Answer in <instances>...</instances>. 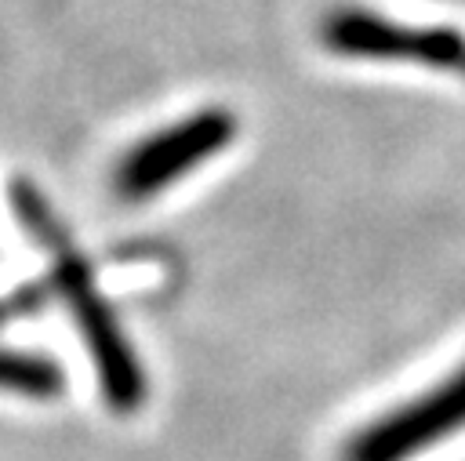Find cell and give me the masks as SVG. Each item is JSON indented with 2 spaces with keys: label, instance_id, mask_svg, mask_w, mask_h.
<instances>
[{
  "label": "cell",
  "instance_id": "cell-3",
  "mask_svg": "<svg viewBox=\"0 0 465 461\" xmlns=\"http://www.w3.org/2000/svg\"><path fill=\"white\" fill-rule=\"evenodd\" d=\"M465 425V367L440 388L371 421L341 454V461H407Z\"/></svg>",
  "mask_w": 465,
  "mask_h": 461
},
{
  "label": "cell",
  "instance_id": "cell-4",
  "mask_svg": "<svg viewBox=\"0 0 465 461\" xmlns=\"http://www.w3.org/2000/svg\"><path fill=\"white\" fill-rule=\"evenodd\" d=\"M58 287L73 309V319H76L87 348H91V359H94V370H98V381H102L109 407L113 410H134L145 396V378H142V367H138L116 316L109 312V305L102 301V294L91 287L87 272L76 261L62 265Z\"/></svg>",
  "mask_w": 465,
  "mask_h": 461
},
{
  "label": "cell",
  "instance_id": "cell-2",
  "mask_svg": "<svg viewBox=\"0 0 465 461\" xmlns=\"http://www.w3.org/2000/svg\"><path fill=\"white\" fill-rule=\"evenodd\" d=\"M232 134L236 116H229L225 109H200L182 123H171L153 138L138 142L116 167V192L124 200H145L163 185L178 181L189 167L225 149Z\"/></svg>",
  "mask_w": 465,
  "mask_h": 461
},
{
  "label": "cell",
  "instance_id": "cell-6",
  "mask_svg": "<svg viewBox=\"0 0 465 461\" xmlns=\"http://www.w3.org/2000/svg\"><path fill=\"white\" fill-rule=\"evenodd\" d=\"M0 319H4V305H0Z\"/></svg>",
  "mask_w": 465,
  "mask_h": 461
},
{
  "label": "cell",
  "instance_id": "cell-5",
  "mask_svg": "<svg viewBox=\"0 0 465 461\" xmlns=\"http://www.w3.org/2000/svg\"><path fill=\"white\" fill-rule=\"evenodd\" d=\"M62 367H54L44 356L33 352H11L0 348V388L22 392V396H54L62 388Z\"/></svg>",
  "mask_w": 465,
  "mask_h": 461
},
{
  "label": "cell",
  "instance_id": "cell-1",
  "mask_svg": "<svg viewBox=\"0 0 465 461\" xmlns=\"http://www.w3.org/2000/svg\"><path fill=\"white\" fill-rule=\"evenodd\" d=\"M323 44L352 58L411 62L465 76V33L447 25H403L374 11L341 7L323 22Z\"/></svg>",
  "mask_w": 465,
  "mask_h": 461
}]
</instances>
